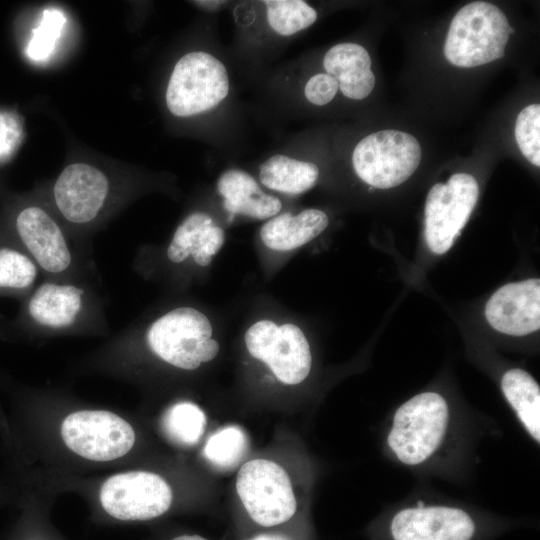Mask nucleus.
Here are the masks:
<instances>
[{
    "label": "nucleus",
    "mask_w": 540,
    "mask_h": 540,
    "mask_svg": "<svg viewBox=\"0 0 540 540\" xmlns=\"http://www.w3.org/2000/svg\"><path fill=\"white\" fill-rule=\"evenodd\" d=\"M99 284V278H42L10 323L15 332L42 337L106 333L110 326Z\"/></svg>",
    "instance_id": "1"
},
{
    "label": "nucleus",
    "mask_w": 540,
    "mask_h": 540,
    "mask_svg": "<svg viewBox=\"0 0 540 540\" xmlns=\"http://www.w3.org/2000/svg\"><path fill=\"white\" fill-rule=\"evenodd\" d=\"M0 229L33 259L42 278H99L91 251L80 247L67 228L38 203H18Z\"/></svg>",
    "instance_id": "2"
},
{
    "label": "nucleus",
    "mask_w": 540,
    "mask_h": 540,
    "mask_svg": "<svg viewBox=\"0 0 540 540\" xmlns=\"http://www.w3.org/2000/svg\"><path fill=\"white\" fill-rule=\"evenodd\" d=\"M128 327L120 339L143 343L155 357L180 370H196L219 352V343L211 338L210 320L191 306H176L147 323Z\"/></svg>",
    "instance_id": "3"
},
{
    "label": "nucleus",
    "mask_w": 540,
    "mask_h": 540,
    "mask_svg": "<svg viewBox=\"0 0 540 540\" xmlns=\"http://www.w3.org/2000/svg\"><path fill=\"white\" fill-rule=\"evenodd\" d=\"M505 528V522L459 505L419 502L383 516L374 539L490 540Z\"/></svg>",
    "instance_id": "4"
},
{
    "label": "nucleus",
    "mask_w": 540,
    "mask_h": 540,
    "mask_svg": "<svg viewBox=\"0 0 540 540\" xmlns=\"http://www.w3.org/2000/svg\"><path fill=\"white\" fill-rule=\"evenodd\" d=\"M452 428L447 400L434 391L419 393L393 414L386 435V447L403 465L423 466L442 450Z\"/></svg>",
    "instance_id": "5"
},
{
    "label": "nucleus",
    "mask_w": 540,
    "mask_h": 540,
    "mask_svg": "<svg viewBox=\"0 0 540 540\" xmlns=\"http://www.w3.org/2000/svg\"><path fill=\"white\" fill-rule=\"evenodd\" d=\"M514 29L494 4L474 1L463 6L451 21L444 54L453 65L471 68L502 58Z\"/></svg>",
    "instance_id": "6"
},
{
    "label": "nucleus",
    "mask_w": 540,
    "mask_h": 540,
    "mask_svg": "<svg viewBox=\"0 0 540 540\" xmlns=\"http://www.w3.org/2000/svg\"><path fill=\"white\" fill-rule=\"evenodd\" d=\"M112 185L95 166L73 163L60 173L51 190L53 205L77 244L91 251L84 240L107 208Z\"/></svg>",
    "instance_id": "7"
},
{
    "label": "nucleus",
    "mask_w": 540,
    "mask_h": 540,
    "mask_svg": "<svg viewBox=\"0 0 540 540\" xmlns=\"http://www.w3.org/2000/svg\"><path fill=\"white\" fill-rule=\"evenodd\" d=\"M228 93L229 77L223 63L209 53L190 52L174 66L166 104L173 115L187 117L213 109Z\"/></svg>",
    "instance_id": "8"
},
{
    "label": "nucleus",
    "mask_w": 540,
    "mask_h": 540,
    "mask_svg": "<svg viewBox=\"0 0 540 540\" xmlns=\"http://www.w3.org/2000/svg\"><path fill=\"white\" fill-rule=\"evenodd\" d=\"M418 140L403 131L374 132L356 145L352 163L358 177L372 187H396L416 171L421 161Z\"/></svg>",
    "instance_id": "9"
},
{
    "label": "nucleus",
    "mask_w": 540,
    "mask_h": 540,
    "mask_svg": "<svg viewBox=\"0 0 540 540\" xmlns=\"http://www.w3.org/2000/svg\"><path fill=\"white\" fill-rule=\"evenodd\" d=\"M236 490L249 516L261 526L282 524L296 512L290 478L273 461L253 459L244 463L238 471Z\"/></svg>",
    "instance_id": "10"
},
{
    "label": "nucleus",
    "mask_w": 540,
    "mask_h": 540,
    "mask_svg": "<svg viewBox=\"0 0 540 540\" xmlns=\"http://www.w3.org/2000/svg\"><path fill=\"white\" fill-rule=\"evenodd\" d=\"M479 197L476 179L453 174L446 183L431 187L425 203V240L437 255L446 253L467 223Z\"/></svg>",
    "instance_id": "11"
},
{
    "label": "nucleus",
    "mask_w": 540,
    "mask_h": 540,
    "mask_svg": "<svg viewBox=\"0 0 540 540\" xmlns=\"http://www.w3.org/2000/svg\"><path fill=\"white\" fill-rule=\"evenodd\" d=\"M66 446L92 461H112L127 454L135 442L132 426L106 410H79L66 416L61 425Z\"/></svg>",
    "instance_id": "12"
},
{
    "label": "nucleus",
    "mask_w": 540,
    "mask_h": 540,
    "mask_svg": "<svg viewBox=\"0 0 540 540\" xmlns=\"http://www.w3.org/2000/svg\"><path fill=\"white\" fill-rule=\"evenodd\" d=\"M103 509L119 520H147L164 514L172 502L168 483L158 474L129 471L109 477L100 489Z\"/></svg>",
    "instance_id": "13"
},
{
    "label": "nucleus",
    "mask_w": 540,
    "mask_h": 540,
    "mask_svg": "<svg viewBox=\"0 0 540 540\" xmlns=\"http://www.w3.org/2000/svg\"><path fill=\"white\" fill-rule=\"evenodd\" d=\"M485 316L497 331L525 336L540 328V280L531 278L508 283L486 303Z\"/></svg>",
    "instance_id": "14"
},
{
    "label": "nucleus",
    "mask_w": 540,
    "mask_h": 540,
    "mask_svg": "<svg viewBox=\"0 0 540 540\" xmlns=\"http://www.w3.org/2000/svg\"><path fill=\"white\" fill-rule=\"evenodd\" d=\"M264 362L282 383L296 385L309 375L312 364L310 346L302 330L294 324H283L249 351Z\"/></svg>",
    "instance_id": "15"
},
{
    "label": "nucleus",
    "mask_w": 540,
    "mask_h": 540,
    "mask_svg": "<svg viewBox=\"0 0 540 540\" xmlns=\"http://www.w3.org/2000/svg\"><path fill=\"white\" fill-rule=\"evenodd\" d=\"M327 74L333 76L344 96L361 100L374 88L375 75L368 51L359 44L340 43L331 47L323 60Z\"/></svg>",
    "instance_id": "16"
},
{
    "label": "nucleus",
    "mask_w": 540,
    "mask_h": 540,
    "mask_svg": "<svg viewBox=\"0 0 540 540\" xmlns=\"http://www.w3.org/2000/svg\"><path fill=\"white\" fill-rule=\"evenodd\" d=\"M217 190L224 198V208L231 214L264 220L278 215L282 208L277 197L262 191L255 179L242 170L224 172L218 179Z\"/></svg>",
    "instance_id": "17"
},
{
    "label": "nucleus",
    "mask_w": 540,
    "mask_h": 540,
    "mask_svg": "<svg viewBox=\"0 0 540 540\" xmlns=\"http://www.w3.org/2000/svg\"><path fill=\"white\" fill-rule=\"evenodd\" d=\"M328 223L326 213L318 209H306L297 215L284 213L263 224L260 238L269 249L291 251L320 235Z\"/></svg>",
    "instance_id": "18"
},
{
    "label": "nucleus",
    "mask_w": 540,
    "mask_h": 540,
    "mask_svg": "<svg viewBox=\"0 0 540 540\" xmlns=\"http://www.w3.org/2000/svg\"><path fill=\"white\" fill-rule=\"evenodd\" d=\"M42 274L33 259L0 229V297L21 302L39 283Z\"/></svg>",
    "instance_id": "19"
},
{
    "label": "nucleus",
    "mask_w": 540,
    "mask_h": 540,
    "mask_svg": "<svg viewBox=\"0 0 540 540\" xmlns=\"http://www.w3.org/2000/svg\"><path fill=\"white\" fill-rule=\"evenodd\" d=\"M501 389L517 419L539 444L540 442V388L525 370L512 368L501 379Z\"/></svg>",
    "instance_id": "20"
},
{
    "label": "nucleus",
    "mask_w": 540,
    "mask_h": 540,
    "mask_svg": "<svg viewBox=\"0 0 540 540\" xmlns=\"http://www.w3.org/2000/svg\"><path fill=\"white\" fill-rule=\"evenodd\" d=\"M319 170L313 163L300 161L285 155H274L259 168L261 183L274 191L301 194L314 187Z\"/></svg>",
    "instance_id": "21"
},
{
    "label": "nucleus",
    "mask_w": 540,
    "mask_h": 540,
    "mask_svg": "<svg viewBox=\"0 0 540 540\" xmlns=\"http://www.w3.org/2000/svg\"><path fill=\"white\" fill-rule=\"evenodd\" d=\"M161 425L172 442L180 446H192L204 433L206 416L198 405L183 401L167 409Z\"/></svg>",
    "instance_id": "22"
},
{
    "label": "nucleus",
    "mask_w": 540,
    "mask_h": 540,
    "mask_svg": "<svg viewBox=\"0 0 540 540\" xmlns=\"http://www.w3.org/2000/svg\"><path fill=\"white\" fill-rule=\"evenodd\" d=\"M264 3L270 27L283 36L304 30L317 19V12L305 1L268 0Z\"/></svg>",
    "instance_id": "23"
},
{
    "label": "nucleus",
    "mask_w": 540,
    "mask_h": 540,
    "mask_svg": "<svg viewBox=\"0 0 540 540\" xmlns=\"http://www.w3.org/2000/svg\"><path fill=\"white\" fill-rule=\"evenodd\" d=\"M247 448L248 440L244 431L237 426H227L208 439L204 455L217 468L229 469L241 461Z\"/></svg>",
    "instance_id": "24"
},
{
    "label": "nucleus",
    "mask_w": 540,
    "mask_h": 540,
    "mask_svg": "<svg viewBox=\"0 0 540 540\" xmlns=\"http://www.w3.org/2000/svg\"><path fill=\"white\" fill-rule=\"evenodd\" d=\"M212 223V218L202 212L189 214L176 228L164 250V257L173 266H180L189 260L196 248L201 230Z\"/></svg>",
    "instance_id": "25"
},
{
    "label": "nucleus",
    "mask_w": 540,
    "mask_h": 540,
    "mask_svg": "<svg viewBox=\"0 0 540 540\" xmlns=\"http://www.w3.org/2000/svg\"><path fill=\"white\" fill-rule=\"evenodd\" d=\"M66 18L62 11L49 8L43 11L38 26L33 30L26 48V54L32 61L46 60L54 50L60 38Z\"/></svg>",
    "instance_id": "26"
},
{
    "label": "nucleus",
    "mask_w": 540,
    "mask_h": 540,
    "mask_svg": "<svg viewBox=\"0 0 540 540\" xmlns=\"http://www.w3.org/2000/svg\"><path fill=\"white\" fill-rule=\"evenodd\" d=\"M515 138L523 156L540 166V105L531 104L517 116Z\"/></svg>",
    "instance_id": "27"
},
{
    "label": "nucleus",
    "mask_w": 540,
    "mask_h": 540,
    "mask_svg": "<svg viewBox=\"0 0 540 540\" xmlns=\"http://www.w3.org/2000/svg\"><path fill=\"white\" fill-rule=\"evenodd\" d=\"M225 241L224 230L209 223L201 230L191 261L200 267H207L212 257L222 248Z\"/></svg>",
    "instance_id": "28"
},
{
    "label": "nucleus",
    "mask_w": 540,
    "mask_h": 540,
    "mask_svg": "<svg viewBox=\"0 0 540 540\" xmlns=\"http://www.w3.org/2000/svg\"><path fill=\"white\" fill-rule=\"evenodd\" d=\"M338 88V82L333 76L319 73L308 80L304 94L309 102L322 106L334 98Z\"/></svg>",
    "instance_id": "29"
},
{
    "label": "nucleus",
    "mask_w": 540,
    "mask_h": 540,
    "mask_svg": "<svg viewBox=\"0 0 540 540\" xmlns=\"http://www.w3.org/2000/svg\"><path fill=\"white\" fill-rule=\"evenodd\" d=\"M22 128L18 118L9 112H0V162L6 161L18 146Z\"/></svg>",
    "instance_id": "30"
},
{
    "label": "nucleus",
    "mask_w": 540,
    "mask_h": 540,
    "mask_svg": "<svg viewBox=\"0 0 540 540\" xmlns=\"http://www.w3.org/2000/svg\"><path fill=\"white\" fill-rule=\"evenodd\" d=\"M15 333L10 321L0 319V337H7Z\"/></svg>",
    "instance_id": "31"
},
{
    "label": "nucleus",
    "mask_w": 540,
    "mask_h": 540,
    "mask_svg": "<svg viewBox=\"0 0 540 540\" xmlns=\"http://www.w3.org/2000/svg\"><path fill=\"white\" fill-rule=\"evenodd\" d=\"M247 540H290L288 537L280 534H260Z\"/></svg>",
    "instance_id": "32"
},
{
    "label": "nucleus",
    "mask_w": 540,
    "mask_h": 540,
    "mask_svg": "<svg viewBox=\"0 0 540 540\" xmlns=\"http://www.w3.org/2000/svg\"><path fill=\"white\" fill-rule=\"evenodd\" d=\"M196 3L199 6H204L205 8H211V9H214V8L220 6L221 4H223V2H221V1H198Z\"/></svg>",
    "instance_id": "33"
},
{
    "label": "nucleus",
    "mask_w": 540,
    "mask_h": 540,
    "mask_svg": "<svg viewBox=\"0 0 540 540\" xmlns=\"http://www.w3.org/2000/svg\"><path fill=\"white\" fill-rule=\"evenodd\" d=\"M173 540H207V539L199 535H181L174 538Z\"/></svg>",
    "instance_id": "34"
}]
</instances>
